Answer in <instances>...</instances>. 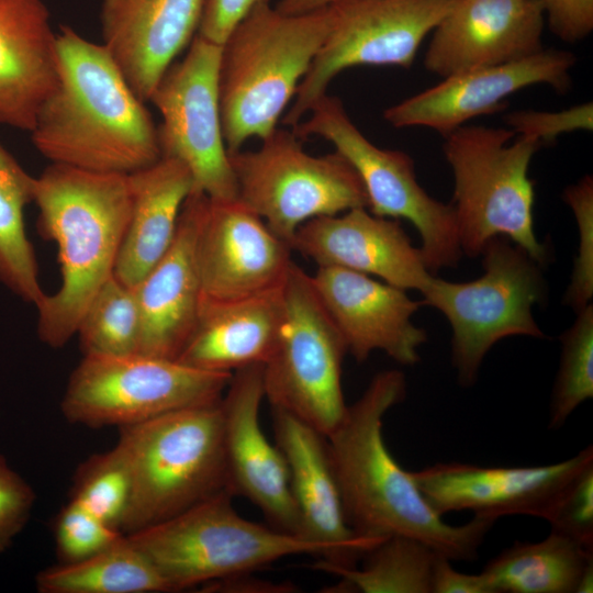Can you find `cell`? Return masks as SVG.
<instances>
[{"mask_svg":"<svg viewBox=\"0 0 593 593\" xmlns=\"http://www.w3.org/2000/svg\"><path fill=\"white\" fill-rule=\"evenodd\" d=\"M128 177L132 210L113 275L135 287L170 247L195 186L189 168L174 158L161 157Z\"/></svg>","mask_w":593,"mask_h":593,"instance_id":"cell-27","label":"cell"},{"mask_svg":"<svg viewBox=\"0 0 593 593\" xmlns=\"http://www.w3.org/2000/svg\"><path fill=\"white\" fill-rule=\"evenodd\" d=\"M131 496V471L116 445L104 452L90 456L74 473L69 499L77 501L119 532Z\"/></svg>","mask_w":593,"mask_h":593,"instance_id":"cell-34","label":"cell"},{"mask_svg":"<svg viewBox=\"0 0 593 593\" xmlns=\"http://www.w3.org/2000/svg\"><path fill=\"white\" fill-rule=\"evenodd\" d=\"M291 247L317 267H339L374 276L403 290L422 293L434 276L400 221L374 215L367 208L305 222L298 228Z\"/></svg>","mask_w":593,"mask_h":593,"instance_id":"cell-22","label":"cell"},{"mask_svg":"<svg viewBox=\"0 0 593 593\" xmlns=\"http://www.w3.org/2000/svg\"><path fill=\"white\" fill-rule=\"evenodd\" d=\"M313 287L357 362L380 350L395 362L421 361L418 348L427 340L425 329L412 317L422 302L406 290L371 276L339 267L320 266L311 275Z\"/></svg>","mask_w":593,"mask_h":593,"instance_id":"cell-19","label":"cell"},{"mask_svg":"<svg viewBox=\"0 0 593 593\" xmlns=\"http://www.w3.org/2000/svg\"><path fill=\"white\" fill-rule=\"evenodd\" d=\"M53 534L57 563L83 560L124 535L71 499L56 515Z\"/></svg>","mask_w":593,"mask_h":593,"instance_id":"cell-36","label":"cell"},{"mask_svg":"<svg viewBox=\"0 0 593 593\" xmlns=\"http://www.w3.org/2000/svg\"><path fill=\"white\" fill-rule=\"evenodd\" d=\"M222 45L198 34L186 56L172 64L150 101L161 116L157 126L161 157L183 163L194 186L209 199L237 200V184L224 142L220 104Z\"/></svg>","mask_w":593,"mask_h":593,"instance_id":"cell-14","label":"cell"},{"mask_svg":"<svg viewBox=\"0 0 593 593\" xmlns=\"http://www.w3.org/2000/svg\"><path fill=\"white\" fill-rule=\"evenodd\" d=\"M561 355L549 403L548 428H561L583 402L593 398V305L577 312L560 335Z\"/></svg>","mask_w":593,"mask_h":593,"instance_id":"cell-33","label":"cell"},{"mask_svg":"<svg viewBox=\"0 0 593 593\" xmlns=\"http://www.w3.org/2000/svg\"><path fill=\"white\" fill-rule=\"evenodd\" d=\"M306 121L291 130L301 139L320 136L331 142L359 176L368 210L378 216L405 219L421 236L428 271L456 267L462 257L451 204L430 197L418 183L414 161L404 152L371 143L347 114L340 99L327 93L310 108Z\"/></svg>","mask_w":593,"mask_h":593,"instance_id":"cell-12","label":"cell"},{"mask_svg":"<svg viewBox=\"0 0 593 593\" xmlns=\"http://www.w3.org/2000/svg\"><path fill=\"white\" fill-rule=\"evenodd\" d=\"M439 552L407 536L384 538L362 557L361 567L342 568L318 560L312 568L339 579L322 592L432 593V578Z\"/></svg>","mask_w":593,"mask_h":593,"instance_id":"cell-30","label":"cell"},{"mask_svg":"<svg viewBox=\"0 0 593 593\" xmlns=\"http://www.w3.org/2000/svg\"><path fill=\"white\" fill-rule=\"evenodd\" d=\"M202 592L217 593H294L299 589L291 582H273L242 572L202 584Z\"/></svg>","mask_w":593,"mask_h":593,"instance_id":"cell-43","label":"cell"},{"mask_svg":"<svg viewBox=\"0 0 593 593\" xmlns=\"http://www.w3.org/2000/svg\"><path fill=\"white\" fill-rule=\"evenodd\" d=\"M224 490L158 524L127 534L171 592L254 572L278 559L312 555L323 546L242 517Z\"/></svg>","mask_w":593,"mask_h":593,"instance_id":"cell-7","label":"cell"},{"mask_svg":"<svg viewBox=\"0 0 593 593\" xmlns=\"http://www.w3.org/2000/svg\"><path fill=\"white\" fill-rule=\"evenodd\" d=\"M282 289L230 303H203L194 331L176 359L189 367L230 372L264 365L284 320Z\"/></svg>","mask_w":593,"mask_h":593,"instance_id":"cell-26","label":"cell"},{"mask_svg":"<svg viewBox=\"0 0 593 593\" xmlns=\"http://www.w3.org/2000/svg\"><path fill=\"white\" fill-rule=\"evenodd\" d=\"M58 76L31 133L52 164L130 175L161 158L157 126L103 44L57 32Z\"/></svg>","mask_w":593,"mask_h":593,"instance_id":"cell-2","label":"cell"},{"mask_svg":"<svg viewBox=\"0 0 593 593\" xmlns=\"http://www.w3.org/2000/svg\"><path fill=\"white\" fill-rule=\"evenodd\" d=\"M266 3L270 0H206L197 34L222 45L251 9Z\"/></svg>","mask_w":593,"mask_h":593,"instance_id":"cell-41","label":"cell"},{"mask_svg":"<svg viewBox=\"0 0 593 593\" xmlns=\"http://www.w3.org/2000/svg\"><path fill=\"white\" fill-rule=\"evenodd\" d=\"M405 395L402 371L378 372L326 437L346 521L363 538L407 536L451 561H473L496 521L473 515L462 525L445 522L384 443L383 417Z\"/></svg>","mask_w":593,"mask_h":593,"instance_id":"cell-1","label":"cell"},{"mask_svg":"<svg viewBox=\"0 0 593 593\" xmlns=\"http://www.w3.org/2000/svg\"><path fill=\"white\" fill-rule=\"evenodd\" d=\"M484 272L467 282L433 276L422 304L450 324L451 363L462 388L472 387L490 349L508 336L544 338L533 306L547 298L542 266L505 236L490 238L481 254Z\"/></svg>","mask_w":593,"mask_h":593,"instance_id":"cell-8","label":"cell"},{"mask_svg":"<svg viewBox=\"0 0 593 593\" xmlns=\"http://www.w3.org/2000/svg\"><path fill=\"white\" fill-rule=\"evenodd\" d=\"M284 320L262 365L265 398L325 437L342 423L346 344L317 295L311 275L292 262L283 284Z\"/></svg>","mask_w":593,"mask_h":593,"instance_id":"cell-10","label":"cell"},{"mask_svg":"<svg viewBox=\"0 0 593 593\" xmlns=\"http://www.w3.org/2000/svg\"><path fill=\"white\" fill-rule=\"evenodd\" d=\"M541 144L506 127L462 125L445 136L454 175L452 205L463 255L477 257L505 236L542 267L550 253L534 231V181L528 169Z\"/></svg>","mask_w":593,"mask_h":593,"instance_id":"cell-6","label":"cell"},{"mask_svg":"<svg viewBox=\"0 0 593 593\" xmlns=\"http://www.w3.org/2000/svg\"><path fill=\"white\" fill-rule=\"evenodd\" d=\"M264 398L262 365L233 372L221 400L226 489L255 504L271 527L301 537L287 462L260 426Z\"/></svg>","mask_w":593,"mask_h":593,"instance_id":"cell-18","label":"cell"},{"mask_svg":"<svg viewBox=\"0 0 593 593\" xmlns=\"http://www.w3.org/2000/svg\"><path fill=\"white\" fill-rule=\"evenodd\" d=\"M41 236L56 243L61 283L35 306L40 340L64 347L90 301L115 269L130 221L128 175L52 164L36 177Z\"/></svg>","mask_w":593,"mask_h":593,"instance_id":"cell-3","label":"cell"},{"mask_svg":"<svg viewBox=\"0 0 593 593\" xmlns=\"http://www.w3.org/2000/svg\"><path fill=\"white\" fill-rule=\"evenodd\" d=\"M548 26L567 43L585 38L593 31V0H541Z\"/></svg>","mask_w":593,"mask_h":593,"instance_id":"cell-40","label":"cell"},{"mask_svg":"<svg viewBox=\"0 0 593 593\" xmlns=\"http://www.w3.org/2000/svg\"><path fill=\"white\" fill-rule=\"evenodd\" d=\"M35 180L0 143V282L34 306L46 294L24 224L25 206L34 201Z\"/></svg>","mask_w":593,"mask_h":593,"instance_id":"cell-31","label":"cell"},{"mask_svg":"<svg viewBox=\"0 0 593 593\" xmlns=\"http://www.w3.org/2000/svg\"><path fill=\"white\" fill-rule=\"evenodd\" d=\"M237 200L290 246L305 222L368 208L363 184L336 150L306 153L292 130L277 127L255 150L228 153Z\"/></svg>","mask_w":593,"mask_h":593,"instance_id":"cell-9","label":"cell"},{"mask_svg":"<svg viewBox=\"0 0 593 593\" xmlns=\"http://www.w3.org/2000/svg\"><path fill=\"white\" fill-rule=\"evenodd\" d=\"M333 22L331 5L284 14L270 3L251 9L222 44L220 104L228 153L278 127Z\"/></svg>","mask_w":593,"mask_h":593,"instance_id":"cell-4","label":"cell"},{"mask_svg":"<svg viewBox=\"0 0 593 593\" xmlns=\"http://www.w3.org/2000/svg\"><path fill=\"white\" fill-rule=\"evenodd\" d=\"M57 33L43 0H0V124L30 132L54 90Z\"/></svg>","mask_w":593,"mask_h":593,"instance_id":"cell-25","label":"cell"},{"mask_svg":"<svg viewBox=\"0 0 593 593\" xmlns=\"http://www.w3.org/2000/svg\"><path fill=\"white\" fill-rule=\"evenodd\" d=\"M575 60L571 52L544 48L518 60L460 72L385 109L383 118L396 128L423 126L445 137L475 116L503 110L506 98L526 87L548 85L567 92Z\"/></svg>","mask_w":593,"mask_h":593,"instance_id":"cell-17","label":"cell"},{"mask_svg":"<svg viewBox=\"0 0 593 593\" xmlns=\"http://www.w3.org/2000/svg\"><path fill=\"white\" fill-rule=\"evenodd\" d=\"M515 135L536 138L541 146L553 144L566 133L593 130V103L584 102L560 111L516 110L504 119Z\"/></svg>","mask_w":593,"mask_h":593,"instance_id":"cell-37","label":"cell"},{"mask_svg":"<svg viewBox=\"0 0 593 593\" xmlns=\"http://www.w3.org/2000/svg\"><path fill=\"white\" fill-rule=\"evenodd\" d=\"M35 586L40 593L171 592L167 581L126 535L83 560L38 571Z\"/></svg>","mask_w":593,"mask_h":593,"instance_id":"cell-29","label":"cell"},{"mask_svg":"<svg viewBox=\"0 0 593 593\" xmlns=\"http://www.w3.org/2000/svg\"><path fill=\"white\" fill-rule=\"evenodd\" d=\"M76 335L83 356L138 353L141 313L135 288L124 284L113 275L90 301Z\"/></svg>","mask_w":593,"mask_h":593,"instance_id":"cell-32","label":"cell"},{"mask_svg":"<svg viewBox=\"0 0 593 593\" xmlns=\"http://www.w3.org/2000/svg\"><path fill=\"white\" fill-rule=\"evenodd\" d=\"M342 0H279L275 7L284 14H302L315 11Z\"/></svg>","mask_w":593,"mask_h":593,"instance_id":"cell-44","label":"cell"},{"mask_svg":"<svg viewBox=\"0 0 593 593\" xmlns=\"http://www.w3.org/2000/svg\"><path fill=\"white\" fill-rule=\"evenodd\" d=\"M458 0H342L333 22L281 120L294 126L340 71L355 66L414 63L423 40Z\"/></svg>","mask_w":593,"mask_h":593,"instance_id":"cell-13","label":"cell"},{"mask_svg":"<svg viewBox=\"0 0 593 593\" xmlns=\"http://www.w3.org/2000/svg\"><path fill=\"white\" fill-rule=\"evenodd\" d=\"M205 1L102 0V44L142 101L197 35Z\"/></svg>","mask_w":593,"mask_h":593,"instance_id":"cell-24","label":"cell"},{"mask_svg":"<svg viewBox=\"0 0 593 593\" xmlns=\"http://www.w3.org/2000/svg\"><path fill=\"white\" fill-rule=\"evenodd\" d=\"M591 564L593 549L550 530L542 540L514 542L481 573L494 593H577Z\"/></svg>","mask_w":593,"mask_h":593,"instance_id":"cell-28","label":"cell"},{"mask_svg":"<svg viewBox=\"0 0 593 593\" xmlns=\"http://www.w3.org/2000/svg\"><path fill=\"white\" fill-rule=\"evenodd\" d=\"M590 465L591 445L550 465L511 467L450 461L411 474L424 499L441 516L468 511L495 521L508 515L548 521L567 489Z\"/></svg>","mask_w":593,"mask_h":593,"instance_id":"cell-15","label":"cell"},{"mask_svg":"<svg viewBox=\"0 0 593 593\" xmlns=\"http://www.w3.org/2000/svg\"><path fill=\"white\" fill-rule=\"evenodd\" d=\"M276 446L289 470L301 537L323 546L326 563L351 569L383 539L363 538L349 527L327 438L295 416L271 407Z\"/></svg>","mask_w":593,"mask_h":593,"instance_id":"cell-21","label":"cell"},{"mask_svg":"<svg viewBox=\"0 0 593 593\" xmlns=\"http://www.w3.org/2000/svg\"><path fill=\"white\" fill-rule=\"evenodd\" d=\"M541 0H458L432 31L425 68L443 78L544 49Z\"/></svg>","mask_w":593,"mask_h":593,"instance_id":"cell-20","label":"cell"},{"mask_svg":"<svg viewBox=\"0 0 593 593\" xmlns=\"http://www.w3.org/2000/svg\"><path fill=\"white\" fill-rule=\"evenodd\" d=\"M35 500L32 486L0 456V553L27 524Z\"/></svg>","mask_w":593,"mask_h":593,"instance_id":"cell-39","label":"cell"},{"mask_svg":"<svg viewBox=\"0 0 593 593\" xmlns=\"http://www.w3.org/2000/svg\"><path fill=\"white\" fill-rule=\"evenodd\" d=\"M119 430L115 445L132 478L122 534L167 521L227 491L221 401L172 411Z\"/></svg>","mask_w":593,"mask_h":593,"instance_id":"cell-5","label":"cell"},{"mask_svg":"<svg viewBox=\"0 0 593 593\" xmlns=\"http://www.w3.org/2000/svg\"><path fill=\"white\" fill-rule=\"evenodd\" d=\"M432 593H494L484 575L456 570L451 560L438 553L435 560Z\"/></svg>","mask_w":593,"mask_h":593,"instance_id":"cell-42","label":"cell"},{"mask_svg":"<svg viewBox=\"0 0 593 593\" xmlns=\"http://www.w3.org/2000/svg\"><path fill=\"white\" fill-rule=\"evenodd\" d=\"M563 201L571 208L578 230L579 247L563 303L575 313L592 303L593 296V178L585 175L563 190Z\"/></svg>","mask_w":593,"mask_h":593,"instance_id":"cell-35","label":"cell"},{"mask_svg":"<svg viewBox=\"0 0 593 593\" xmlns=\"http://www.w3.org/2000/svg\"><path fill=\"white\" fill-rule=\"evenodd\" d=\"M209 197L194 188L165 255L134 287L141 313L138 354L176 360L197 325L201 284L197 239Z\"/></svg>","mask_w":593,"mask_h":593,"instance_id":"cell-23","label":"cell"},{"mask_svg":"<svg viewBox=\"0 0 593 593\" xmlns=\"http://www.w3.org/2000/svg\"><path fill=\"white\" fill-rule=\"evenodd\" d=\"M547 522L551 532L593 549V465L574 479Z\"/></svg>","mask_w":593,"mask_h":593,"instance_id":"cell-38","label":"cell"},{"mask_svg":"<svg viewBox=\"0 0 593 593\" xmlns=\"http://www.w3.org/2000/svg\"><path fill=\"white\" fill-rule=\"evenodd\" d=\"M292 247L238 200L209 199L197 239L201 304L230 303L283 287Z\"/></svg>","mask_w":593,"mask_h":593,"instance_id":"cell-16","label":"cell"},{"mask_svg":"<svg viewBox=\"0 0 593 593\" xmlns=\"http://www.w3.org/2000/svg\"><path fill=\"white\" fill-rule=\"evenodd\" d=\"M232 374L138 353L85 355L69 376L60 411L71 424L120 428L219 402Z\"/></svg>","mask_w":593,"mask_h":593,"instance_id":"cell-11","label":"cell"},{"mask_svg":"<svg viewBox=\"0 0 593 593\" xmlns=\"http://www.w3.org/2000/svg\"><path fill=\"white\" fill-rule=\"evenodd\" d=\"M592 592H593V564L586 568L577 589V593H592Z\"/></svg>","mask_w":593,"mask_h":593,"instance_id":"cell-45","label":"cell"}]
</instances>
